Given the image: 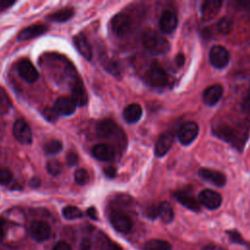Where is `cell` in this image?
I'll use <instances>...</instances> for the list:
<instances>
[{"mask_svg": "<svg viewBox=\"0 0 250 250\" xmlns=\"http://www.w3.org/2000/svg\"><path fill=\"white\" fill-rule=\"evenodd\" d=\"M142 43L152 55H162L170 50L169 41L152 29H147L143 33Z\"/></svg>", "mask_w": 250, "mask_h": 250, "instance_id": "obj_1", "label": "cell"}, {"mask_svg": "<svg viewBox=\"0 0 250 250\" xmlns=\"http://www.w3.org/2000/svg\"><path fill=\"white\" fill-rule=\"evenodd\" d=\"M110 26L115 35L124 36L131 29L132 20L127 14L118 13L111 19Z\"/></svg>", "mask_w": 250, "mask_h": 250, "instance_id": "obj_2", "label": "cell"}, {"mask_svg": "<svg viewBox=\"0 0 250 250\" xmlns=\"http://www.w3.org/2000/svg\"><path fill=\"white\" fill-rule=\"evenodd\" d=\"M146 82L153 87H164L168 83L166 71L158 64H152L146 74Z\"/></svg>", "mask_w": 250, "mask_h": 250, "instance_id": "obj_3", "label": "cell"}, {"mask_svg": "<svg viewBox=\"0 0 250 250\" xmlns=\"http://www.w3.org/2000/svg\"><path fill=\"white\" fill-rule=\"evenodd\" d=\"M29 232L34 240H36L37 242H43L50 238L52 234V229L48 223L35 220L30 224Z\"/></svg>", "mask_w": 250, "mask_h": 250, "instance_id": "obj_4", "label": "cell"}, {"mask_svg": "<svg viewBox=\"0 0 250 250\" xmlns=\"http://www.w3.org/2000/svg\"><path fill=\"white\" fill-rule=\"evenodd\" d=\"M209 59L211 64L218 69L226 67L229 61V54L226 48L220 45H215L210 50Z\"/></svg>", "mask_w": 250, "mask_h": 250, "instance_id": "obj_5", "label": "cell"}, {"mask_svg": "<svg viewBox=\"0 0 250 250\" xmlns=\"http://www.w3.org/2000/svg\"><path fill=\"white\" fill-rule=\"evenodd\" d=\"M198 125L193 121H188L184 123L178 132V139L183 146H188L191 144L198 135Z\"/></svg>", "mask_w": 250, "mask_h": 250, "instance_id": "obj_6", "label": "cell"}, {"mask_svg": "<svg viewBox=\"0 0 250 250\" xmlns=\"http://www.w3.org/2000/svg\"><path fill=\"white\" fill-rule=\"evenodd\" d=\"M109 219L112 227L121 233L129 232L133 227V222L130 217L121 211L111 213Z\"/></svg>", "mask_w": 250, "mask_h": 250, "instance_id": "obj_7", "label": "cell"}, {"mask_svg": "<svg viewBox=\"0 0 250 250\" xmlns=\"http://www.w3.org/2000/svg\"><path fill=\"white\" fill-rule=\"evenodd\" d=\"M198 201L207 209L215 210L221 206L222 196L212 189H203L198 194Z\"/></svg>", "mask_w": 250, "mask_h": 250, "instance_id": "obj_8", "label": "cell"}, {"mask_svg": "<svg viewBox=\"0 0 250 250\" xmlns=\"http://www.w3.org/2000/svg\"><path fill=\"white\" fill-rule=\"evenodd\" d=\"M13 134L21 144H30L32 141V134L28 124L23 119H18L13 126Z\"/></svg>", "mask_w": 250, "mask_h": 250, "instance_id": "obj_9", "label": "cell"}, {"mask_svg": "<svg viewBox=\"0 0 250 250\" xmlns=\"http://www.w3.org/2000/svg\"><path fill=\"white\" fill-rule=\"evenodd\" d=\"M198 175L203 181L212 184L216 187H223L226 185L227 182L225 174H223L220 171H216L209 168H200L198 170Z\"/></svg>", "mask_w": 250, "mask_h": 250, "instance_id": "obj_10", "label": "cell"}, {"mask_svg": "<svg viewBox=\"0 0 250 250\" xmlns=\"http://www.w3.org/2000/svg\"><path fill=\"white\" fill-rule=\"evenodd\" d=\"M18 72L20 76L27 83H33L38 79V71L32 62L28 60H21L18 64Z\"/></svg>", "mask_w": 250, "mask_h": 250, "instance_id": "obj_11", "label": "cell"}, {"mask_svg": "<svg viewBox=\"0 0 250 250\" xmlns=\"http://www.w3.org/2000/svg\"><path fill=\"white\" fill-rule=\"evenodd\" d=\"M178 24L176 14L170 10H165L159 20V27L164 33H172Z\"/></svg>", "mask_w": 250, "mask_h": 250, "instance_id": "obj_12", "label": "cell"}, {"mask_svg": "<svg viewBox=\"0 0 250 250\" xmlns=\"http://www.w3.org/2000/svg\"><path fill=\"white\" fill-rule=\"evenodd\" d=\"M173 141H174V137L171 133H163L161 134L155 144V148H154V154L157 157H162L164 156L169 149L171 148L172 145H173Z\"/></svg>", "mask_w": 250, "mask_h": 250, "instance_id": "obj_13", "label": "cell"}, {"mask_svg": "<svg viewBox=\"0 0 250 250\" xmlns=\"http://www.w3.org/2000/svg\"><path fill=\"white\" fill-rule=\"evenodd\" d=\"M223 95V87L220 84H214L207 87L202 94V99L205 104L214 105L216 104Z\"/></svg>", "mask_w": 250, "mask_h": 250, "instance_id": "obj_14", "label": "cell"}, {"mask_svg": "<svg viewBox=\"0 0 250 250\" xmlns=\"http://www.w3.org/2000/svg\"><path fill=\"white\" fill-rule=\"evenodd\" d=\"M76 104L75 103L71 100V98L68 97H60L59 99H57V101L55 102V105L54 108L56 109V111L61 114V115H71L75 112L76 109Z\"/></svg>", "mask_w": 250, "mask_h": 250, "instance_id": "obj_15", "label": "cell"}, {"mask_svg": "<svg viewBox=\"0 0 250 250\" xmlns=\"http://www.w3.org/2000/svg\"><path fill=\"white\" fill-rule=\"evenodd\" d=\"M174 197L183 206H185L186 208H188L191 211L198 212L200 210L199 201L197 199H195V197H193L192 195H190L189 193H188L186 191L177 190L174 192Z\"/></svg>", "mask_w": 250, "mask_h": 250, "instance_id": "obj_16", "label": "cell"}, {"mask_svg": "<svg viewBox=\"0 0 250 250\" xmlns=\"http://www.w3.org/2000/svg\"><path fill=\"white\" fill-rule=\"evenodd\" d=\"M48 29V25L46 24H42V23H37V24H32L24 29H22L19 35H18V39L21 41H24V40H29L32 39L34 37L40 36L41 34L45 33Z\"/></svg>", "mask_w": 250, "mask_h": 250, "instance_id": "obj_17", "label": "cell"}, {"mask_svg": "<svg viewBox=\"0 0 250 250\" xmlns=\"http://www.w3.org/2000/svg\"><path fill=\"white\" fill-rule=\"evenodd\" d=\"M222 6V1L218 0H207L201 5V14L204 21H209L213 19L220 11Z\"/></svg>", "mask_w": 250, "mask_h": 250, "instance_id": "obj_18", "label": "cell"}, {"mask_svg": "<svg viewBox=\"0 0 250 250\" xmlns=\"http://www.w3.org/2000/svg\"><path fill=\"white\" fill-rule=\"evenodd\" d=\"M92 154L101 161H110L114 157V150L106 144H98L93 146Z\"/></svg>", "mask_w": 250, "mask_h": 250, "instance_id": "obj_19", "label": "cell"}, {"mask_svg": "<svg viewBox=\"0 0 250 250\" xmlns=\"http://www.w3.org/2000/svg\"><path fill=\"white\" fill-rule=\"evenodd\" d=\"M73 43L77 49V51L87 60H92V49L86 38V36L82 33H79L73 37Z\"/></svg>", "mask_w": 250, "mask_h": 250, "instance_id": "obj_20", "label": "cell"}, {"mask_svg": "<svg viewBox=\"0 0 250 250\" xmlns=\"http://www.w3.org/2000/svg\"><path fill=\"white\" fill-rule=\"evenodd\" d=\"M71 100L78 106L85 105L88 102L87 92L80 81L75 82L71 88Z\"/></svg>", "mask_w": 250, "mask_h": 250, "instance_id": "obj_21", "label": "cell"}, {"mask_svg": "<svg viewBox=\"0 0 250 250\" xmlns=\"http://www.w3.org/2000/svg\"><path fill=\"white\" fill-rule=\"evenodd\" d=\"M116 130H117L116 123L109 118L100 121L96 126L97 134L102 138H108L112 136Z\"/></svg>", "mask_w": 250, "mask_h": 250, "instance_id": "obj_22", "label": "cell"}, {"mask_svg": "<svg viewBox=\"0 0 250 250\" xmlns=\"http://www.w3.org/2000/svg\"><path fill=\"white\" fill-rule=\"evenodd\" d=\"M143 114V109L139 104H130L123 110V117L126 122L133 124L138 122Z\"/></svg>", "mask_w": 250, "mask_h": 250, "instance_id": "obj_23", "label": "cell"}, {"mask_svg": "<svg viewBox=\"0 0 250 250\" xmlns=\"http://www.w3.org/2000/svg\"><path fill=\"white\" fill-rule=\"evenodd\" d=\"M75 11L70 8V7H66L61 10H58L52 14H50L47 19L51 21H57V22H63L66 21L68 20H70L73 16H74Z\"/></svg>", "mask_w": 250, "mask_h": 250, "instance_id": "obj_24", "label": "cell"}, {"mask_svg": "<svg viewBox=\"0 0 250 250\" xmlns=\"http://www.w3.org/2000/svg\"><path fill=\"white\" fill-rule=\"evenodd\" d=\"M158 216L162 220V222L168 224L174 219V211L171 204L167 201H162L158 205Z\"/></svg>", "mask_w": 250, "mask_h": 250, "instance_id": "obj_25", "label": "cell"}, {"mask_svg": "<svg viewBox=\"0 0 250 250\" xmlns=\"http://www.w3.org/2000/svg\"><path fill=\"white\" fill-rule=\"evenodd\" d=\"M145 250H171V244L162 239H150L145 243Z\"/></svg>", "mask_w": 250, "mask_h": 250, "instance_id": "obj_26", "label": "cell"}, {"mask_svg": "<svg viewBox=\"0 0 250 250\" xmlns=\"http://www.w3.org/2000/svg\"><path fill=\"white\" fill-rule=\"evenodd\" d=\"M43 148L47 154H57L62 151V144L59 140H50L45 143Z\"/></svg>", "mask_w": 250, "mask_h": 250, "instance_id": "obj_27", "label": "cell"}, {"mask_svg": "<svg viewBox=\"0 0 250 250\" xmlns=\"http://www.w3.org/2000/svg\"><path fill=\"white\" fill-rule=\"evenodd\" d=\"M214 133L226 142H229L233 139V130L229 126H218L217 129L214 130Z\"/></svg>", "mask_w": 250, "mask_h": 250, "instance_id": "obj_28", "label": "cell"}, {"mask_svg": "<svg viewBox=\"0 0 250 250\" xmlns=\"http://www.w3.org/2000/svg\"><path fill=\"white\" fill-rule=\"evenodd\" d=\"M62 216L66 220H75L83 216L82 211L75 206H66L62 209Z\"/></svg>", "mask_w": 250, "mask_h": 250, "instance_id": "obj_29", "label": "cell"}, {"mask_svg": "<svg viewBox=\"0 0 250 250\" xmlns=\"http://www.w3.org/2000/svg\"><path fill=\"white\" fill-rule=\"evenodd\" d=\"M218 29L221 33L223 34H227V33H229L231 28H232V21L231 19L229 18H222L219 21H218Z\"/></svg>", "mask_w": 250, "mask_h": 250, "instance_id": "obj_30", "label": "cell"}, {"mask_svg": "<svg viewBox=\"0 0 250 250\" xmlns=\"http://www.w3.org/2000/svg\"><path fill=\"white\" fill-rule=\"evenodd\" d=\"M11 101L6 92L0 88V113L7 112L11 107Z\"/></svg>", "mask_w": 250, "mask_h": 250, "instance_id": "obj_31", "label": "cell"}, {"mask_svg": "<svg viewBox=\"0 0 250 250\" xmlns=\"http://www.w3.org/2000/svg\"><path fill=\"white\" fill-rule=\"evenodd\" d=\"M74 180L80 186L86 185L89 182V174H88L87 170L82 169V168L77 169L74 173Z\"/></svg>", "mask_w": 250, "mask_h": 250, "instance_id": "obj_32", "label": "cell"}, {"mask_svg": "<svg viewBox=\"0 0 250 250\" xmlns=\"http://www.w3.org/2000/svg\"><path fill=\"white\" fill-rule=\"evenodd\" d=\"M46 168H47V171L53 175V176H57L59 175L62 170V164L57 161V160H50L47 162V165H46Z\"/></svg>", "mask_w": 250, "mask_h": 250, "instance_id": "obj_33", "label": "cell"}, {"mask_svg": "<svg viewBox=\"0 0 250 250\" xmlns=\"http://www.w3.org/2000/svg\"><path fill=\"white\" fill-rule=\"evenodd\" d=\"M100 250H123L122 247L117 244L114 241H111L110 239L104 237L101 243Z\"/></svg>", "mask_w": 250, "mask_h": 250, "instance_id": "obj_34", "label": "cell"}, {"mask_svg": "<svg viewBox=\"0 0 250 250\" xmlns=\"http://www.w3.org/2000/svg\"><path fill=\"white\" fill-rule=\"evenodd\" d=\"M13 179V173L9 168L0 167V185H7Z\"/></svg>", "mask_w": 250, "mask_h": 250, "instance_id": "obj_35", "label": "cell"}, {"mask_svg": "<svg viewBox=\"0 0 250 250\" xmlns=\"http://www.w3.org/2000/svg\"><path fill=\"white\" fill-rule=\"evenodd\" d=\"M43 115L50 122H55L59 117V113L56 111L55 108L52 107H46L43 110Z\"/></svg>", "mask_w": 250, "mask_h": 250, "instance_id": "obj_36", "label": "cell"}, {"mask_svg": "<svg viewBox=\"0 0 250 250\" xmlns=\"http://www.w3.org/2000/svg\"><path fill=\"white\" fill-rule=\"evenodd\" d=\"M65 160L68 166H75L78 163V155L73 151H69L66 155Z\"/></svg>", "mask_w": 250, "mask_h": 250, "instance_id": "obj_37", "label": "cell"}, {"mask_svg": "<svg viewBox=\"0 0 250 250\" xmlns=\"http://www.w3.org/2000/svg\"><path fill=\"white\" fill-rule=\"evenodd\" d=\"M227 233L229 234V238H230V240L232 242L239 243V244H243L244 243L241 235L236 230H229Z\"/></svg>", "mask_w": 250, "mask_h": 250, "instance_id": "obj_38", "label": "cell"}, {"mask_svg": "<svg viewBox=\"0 0 250 250\" xmlns=\"http://www.w3.org/2000/svg\"><path fill=\"white\" fill-rule=\"evenodd\" d=\"M146 216L148 217L149 219H155L158 216V206L150 205L146 208Z\"/></svg>", "mask_w": 250, "mask_h": 250, "instance_id": "obj_39", "label": "cell"}, {"mask_svg": "<svg viewBox=\"0 0 250 250\" xmlns=\"http://www.w3.org/2000/svg\"><path fill=\"white\" fill-rule=\"evenodd\" d=\"M52 250H71V247L67 242L62 240V241L57 242L54 245V247L52 248Z\"/></svg>", "mask_w": 250, "mask_h": 250, "instance_id": "obj_40", "label": "cell"}, {"mask_svg": "<svg viewBox=\"0 0 250 250\" xmlns=\"http://www.w3.org/2000/svg\"><path fill=\"white\" fill-rule=\"evenodd\" d=\"M104 175L110 179L114 178L116 176V169L113 167V166H107L104 169Z\"/></svg>", "mask_w": 250, "mask_h": 250, "instance_id": "obj_41", "label": "cell"}, {"mask_svg": "<svg viewBox=\"0 0 250 250\" xmlns=\"http://www.w3.org/2000/svg\"><path fill=\"white\" fill-rule=\"evenodd\" d=\"M201 250H227V249L218 244H208L204 246Z\"/></svg>", "mask_w": 250, "mask_h": 250, "instance_id": "obj_42", "label": "cell"}, {"mask_svg": "<svg viewBox=\"0 0 250 250\" xmlns=\"http://www.w3.org/2000/svg\"><path fill=\"white\" fill-rule=\"evenodd\" d=\"M175 63L177 64V66L182 67L185 63V56L183 54H178L175 58Z\"/></svg>", "mask_w": 250, "mask_h": 250, "instance_id": "obj_43", "label": "cell"}, {"mask_svg": "<svg viewBox=\"0 0 250 250\" xmlns=\"http://www.w3.org/2000/svg\"><path fill=\"white\" fill-rule=\"evenodd\" d=\"M86 213H87L88 217H90L91 219H93V220H97V219H98L97 211H96V209H95L94 207H90V208H88V209H87V211H86Z\"/></svg>", "mask_w": 250, "mask_h": 250, "instance_id": "obj_44", "label": "cell"}, {"mask_svg": "<svg viewBox=\"0 0 250 250\" xmlns=\"http://www.w3.org/2000/svg\"><path fill=\"white\" fill-rule=\"evenodd\" d=\"M91 248V243L88 239H83L80 243V246H79V250H90Z\"/></svg>", "mask_w": 250, "mask_h": 250, "instance_id": "obj_45", "label": "cell"}, {"mask_svg": "<svg viewBox=\"0 0 250 250\" xmlns=\"http://www.w3.org/2000/svg\"><path fill=\"white\" fill-rule=\"evenodd\" d=\"M13 4H15V2H13V1H6V0L0 1V9H1V10L7 9V8H9L10 6H12Z\"/></svg>", "mask_w": 250, "mask_h": 250, "instance_id": "obj_46", "label": "cell"}, {"mask_svg": "<svg viewBox=\"0 0 250 250\" xmlns=\"http://www.w3.org/2000/svg\"><path fill=\"white\" fill-rule=\"evenodd\" d=\"M5 234V222L0 219V241L3 239Z\"/></svg>", "mask_w": 250, "mask_h": 250, "instance_id": "obj_47", "label": "cell"}]
</instances>
